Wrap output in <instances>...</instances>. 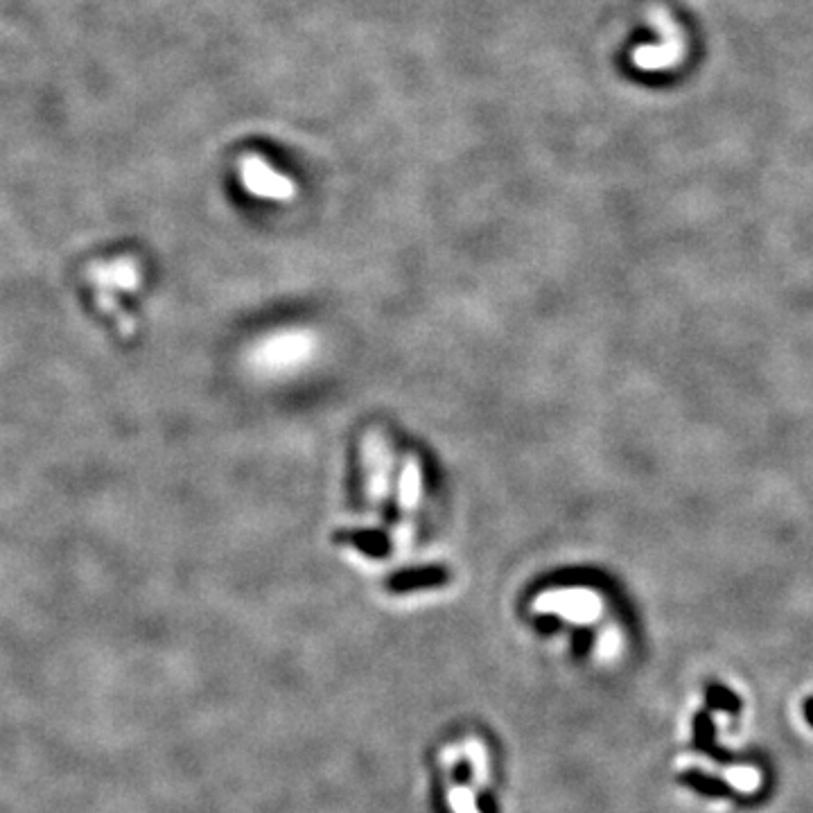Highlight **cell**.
<instances>
[{
	"mask_svg": "<svg viewBox=\"0 0 813 813\" xmlns=\"http://www.w3.org/2000/svg\"><path fill=\"white\" fill-rule=\"evenodd\" d=\"M362 466H364V493L373 509H382L391 491V477L396 468L389 436L380 427H373L362 439Z\"/></svg>",
	"mask_w": 813,
	"mask_h": 813,
	"instance_id": "obj_2",
	"label": "cell"
},
{
	"mask_svg": "<svg viewBox=\"0 0 813 813\" xmlns=\"http://www.w3.org/2000/svg\"><path fill=\"white\" fill-rule=\"evenodd\" d=\"M601 597L588 588H563L542 592L533 601V613L556 615L574 624H590L601 615Z\"/></svg>",
	"mask_w": 813,
	"mask_h": 813,
	"instance_id": "obj_3",
	"label": "cell"
},
{
	"mask_svg": "<svg viewBox=\"0 0 813 813\" xmlns=\"http://www.w3.org/2000/svg\"><path fill=\"white\" fill-rule=\"evenodd\" d=\"M448 804L454 813H479L475 804V793H472L470 786L457 784L448 791Z\"/></svg>",
	"mask_w": 813,
	"mask_h": 813,
	"instance_id": "obj_8",
	"label": "cell"
},
{
	"mask_svg": "<svg viewBox=\"0 0 813 813\" xmlns=\"http://www.w3.org/2000/svg\"><path fill=\"white\" fill-rule=\"evenodd\" d=\"M240 172L244 188H247L251 195L274 201H290L296 195L294 181L283 177V174H278L276 170H271L265 161L258 159V156L244 159Z\"/></svg>",
	"mask_w": 813,
	"mask_h": 813,
	"instance_id": "obj_5",
	"label": "cell"
},
{
	"mask_svg": "<svg viewBox=\"0 0 813 813\" xmlns=\"http://www.w3.org/2000/svg\"><path fill=\"white\" fill-rule=\"evenodd\" d=\"M317 351V337L308 330H283L267 337L256 351L251 362L258 371L267 375H281L301 369Z\"/></svg>",
	"mask_w": 813,
	"mask_h": 813,
	"instance_id": "obj_1",
	"label": "cell"
},
{
	"mask_svg": "<svg viewBox=\"0 0 813 813\" xmlns=\"http://www.w3.org/2000/svg\"><path fill=\"white\" fill-rule=\"evenodd\" d=\"M414 533L416 527L412 520H405L393 533V545H396V556H407L409 554V547H412L414 542Z\"/></svg>",
	"mask_w": 813,
	"mask_h": 813,
	"instance_id": "obj_9",
	"label": "cell"
},
{
	"mask_svg": "<svg viewBox=\"0 0 813 813\" xmlns=\"http://www.w3.org/2000/svg\"><path fill=\"white\" fill-rule=\"evenodd\" d=\"M653 23L658 25L660 32L664 34L662 46H640L633 52V61L637 68L642 71H660V68H669L673 64H678L680 57H683V39H680V32L676 30V25L671 23V19L664 12H653Z\"/></svg>",
	"mask_w": 813,
	"mask_h": 813,
	"instance_id": "obj_4",
	"label": "cell"
},
{
	"mask_svg": "<svg viewBox=\"0 0 813 813\" xmlns=\"http://www.w3.org/2000/svg\"><path fill=\"white\" fill-rule=\"evenodd\" d=\"M463 757L468 759L472 766V775H475L477 786H488L491 782V766H488V753L486 746L479 739H466L461 746Z\"/></svg>",
	"mask_w": 813,
	"mask_h": 813,
	"instance_id": "obj_7",
	"label": "cell"
},
{
	"mask_svg": "<svg viewBox=\"0 0 813 813\" xmlns=\"http://www.w3.org/2000/svg\"><path fill=\"white\" fill-rule=\"evenodd\" d=\"M423 495V468L416 454H409L402 463L400 479H398V502L405 515H412L418 509Z\"/></svg>",
	"mask_w": 813,
	"mask_h": 813,
	"instance_id": "obj_6",
	"label": "cell"
}]
</instances>
